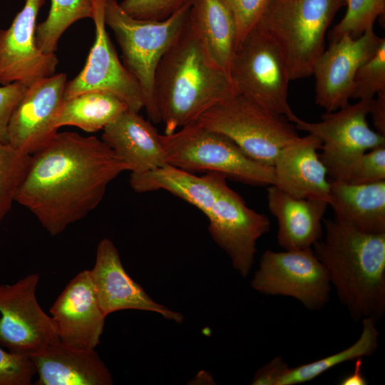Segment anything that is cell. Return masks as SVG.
I'll return each instance as SVG.
<instances>
[{
    "instance_id": "52a82bcc",
    "label": "cell",
    "mask_w": 385,
    "mask_h": 385,
    "mask_svg": "<svg viewBox=\"0 0 385 385\" xmlns=\"http://www.w3.org/2000/svg\"><path fill=\"white\" fill-rule=\"evenodd\" d=\"M197 121L230 138L252 160L271 167L281 149L299 137L284 116L237 93L212 106Z\"/></svg>"
},
{
    "instance_id": "5bb4252c",
    "label": "cell",
    "mask_w": 385,
    "mask_h": 385,
    "mask_svg": "<svg viewBox=\"0 0 385 385\" xmlns=\"http://www.w3.org/2000/svg\"><path fill=\"white\" fill-rule=\"evenodd\" d=\"M46 0H26L6 29H0V83L30 86L55 74V53L42 51L36 43V20Z\"/></svg>"
},
{
    "instance_id": "8fae6325",
    "label": "cell",
    "mask_w": 385,
    "mask_h": 385,
    "mask_svg": "<svg viewBox=\"0 0 385 385\" xmlns=\"http://www.w3.org/2000/svg\"><path fill=\"white\" fill-rule=\"evenodd\" d=\"M38 273L12 284H0V345L9 351L31 355L60 341L51 317L36 296Z\"/></svg>"
},
{
    "instance_id": "9a60e30c",
    "label": "cell",
    "mask_w": 385,
    "mask_h": 385,
    "mask_svg": "<svg viewBox=\"0 0 385 385\" xmlns=\"http://www.w3.org/2000/svg\"><path fill=\"white\" fill-rule=\"evenodd\" d=\"M383 38L370 29L358 38L345 34L329 43L313 70L315 103L327 112L348 106L358 68L374 54Z\"/></svg>"
},
{
    "instance_id": "7c38bea8",
    "label": "cell",
    "mask_w": 385,
    "mask_h": 385,
    "mask_svg": "<svg viewBox=\"0 0 385 385\" xmlns=\"http://www.w3.org/2000/svg\"><path fill=\"white\" fill-rule=\"evenodd\" d=\"M105 1L93 0L91 19L95 40L82 70L66 82L64 98L88 91H104L122 99L130 109L140 112L144 108V96L137 81L120 61L107 32Z\"/></svg>"
},
{
    "instance_id": "4316f807",
    "label": "cell",
    "mask_w": 385,
    "mask_h": 385,
    "mask_svg": "<svg viewBox=\"0 0 385 385\" xmlns=\"http://www.w3.org/2000/svg\"><path fill=\"white\" fill-rule=\"evenodd\" d=\"M376 320L361 319L362 330L359 339L351 346L336 354L296 367L289 368L278 385H294L310 381L333 367L358 358L373 355L378 348L379 331Z\"/></svg>"
},
{
    "instance_id": "f35d334b",
    "label": "cell",
    "mask_w": 385,
    "mask_h": 385,
    "mask_svg": "<svg viewBox=\"0 0 385 385\" xmlns=\"http://www.w3.org/2000/svg\"><path fill=\"white\" fill-rule=\"evenodd\" d=\"M362 358H358L355 360V366L354 371L346 376L344 377L339 384L341 385H366L367 380L362 373Z\"/></svg>"
},
{
    "instance_id": "e0dca14e",
    "label": "cell",
    "mask_w": 385,
    "mask_h": 385,
    "mask_svg": "<svg viewBox=\"0 0 385 385\" xmlns=\"http://www.w3.org/2000/svg\"><path fill=\"white\" fill-rule=\"evenodd\" d=\"M60 341L72 347L93 349L101 342L106 316L96 294L90 270L78 273L50 309Z\"/></svg>"
},
{
    "instance_id": "9c48e42d",
    "label": "cell",
    "mask_w": 385,
    "mask_h": 385,
    "mask_svg": "<svg viewBox=\"0 0 385 385\" xmlns=\"http://www.w3.org/2000/svg\"><path fill=\"white\" fill-rule=\"evenodd\" d=\"M371 101L359 100L354 104L327 112L319 122H307L297 116L292 122L296 129L321 141L319 158L332 180L348 183L360 157L369 150L385 145V136L368 125Z\"/></svg>"
},
{
    "instance_id": "836d02e7",
    "label": "cell",
    "mask_w": 385,
    "mask_h": 385,
    "mask_svg": "<svg viewBox=\"0 0 385 385\" xmlns=\"http://www.w3.org/2000/svg\"><path fill=\"white\" fill-rule=\"evenodd\" d=\"M190 2L191 0H123L119 4L135 19L161 21Z\"/></svg>"
},
{
    "instance_id": "8d00e7d4",
    "label": "cell",
    "mask_w": 385,
    "mask_h": 385,
    "mask_svg": "<svg viewBox=\"0 0 385 385\" xmlns=\"http://www.w3.org/2000/svg\"><path fill=\"white\" fill-rule=\"evenodd\" d=\"M289 368L281 356H276L255 372L252 384L278 385Z\"/></svg>"
},
{
    "instance_id": "603a6c76",
    "label": "cell",
    "mask_w": 385,
    "mask_h": 385,
    "mask_svg": "<svg viewBox=\"0 0 385 385\" xmlns=\"http://www.w3.org/2000/svg\"><path fill=\"white\" fill-rule=\"evenodd\" d=\"M129 183L138 193L166 190L195 206L205 215L227 184L223 175L207 173L198 176L169 163L143 173H130Z\"/></svg>"
},
{
    "instance_id": "1f68e13d",
    "label": "cell",
    "mask_w": 385,
    "mask_h": 385,
    "mask_svg": "<svg viewBox=\"0 0 385 385\" xmlns=\"http://www.w3.org/2000/svg\"><path fill=\"white\" fill-rule=\"evenodd\" d=\"M36 374L30 355L0 347V385H30Z\"/></svg>"
},
{
    "instance_id": "277c9868",
    "label": "cell",
    "mask_w": 385,
    "mask_h": 385,
    "mask_svg": "<svg viewBox=\"0 0 385 385\" xmlns=\"http://www.w3.org/2000/svg\"><path fill=\"white\" fill-rule=\"evenodd\" d=\"M346 0H270L255 27L278 46L292 80L312 75L325 36Z\"/></svg>"
},
{
    "instance_id": "e575fe53",
    "label": "cell",
    "mask_w": 385,
    "mask_h": 385,
    "mask_svg": "<svg viewBox=\"0 0 385 385\" xmlns=\"http://www.w3.org/2000/svg\"><path fill=\"white\" fill-rule=\"evenodd\" d=\"M385 181V145L365 152L352 170L348 183L369 184Z\"/></svg>"
},
{
    "instance_id": "484cf974",
    "label": "cell",
    "mask_w": 385,
    "mask_h": 385,
    "mask_svg": "<svg viewBox=\"0 0 385 385\" xmlns=\"http://www.w3.org/2000/svg\"><path fill=\"white\" fill-rule=\"evenodd\" d=\"M128 108L122 99L110 93L84 92L64 99L55 125L58 129L72 125L95 133L103 130Z\"/></svg>"
},
{
    "instance_id": "44dd1931",
    "label": "cell",
    "mask_w": 385,
    "mask_h": 385,
    "mask_svg": "<svg viewBox=\"0 0 385 385\" xmlns=\"http://www.w3.org/2000/svg\"><path fill=\"white\" fill-rule=\"evenodd\" d=\"M38 374L36 385H111L113 378L95 349H83L61 341L30 355Z\"/></svg>"
},
{
    "instance_id": "f1b7e54d",
    "label": "cell",
    "mask_w": 385,
    "mask_h": 385,
    "mask_svg": "<svg viewBox=\"0 0 385 385\" xmlns=\"http://www.w3.org/2000/svg\"><path fill=\"white\" fill-rule=\"evenodd\" d=\"M31 160L26 154L9 143H0V223L15 201Z\"/></svg>"
},
{
    "instance_id": "8992f818",
    "label": "cell",
    "mask_w": 385,
    "mask_h": 385,
    "mask_svg": "<svg viewBox=\"0 0 385 385\" xmlns=\"http://www.w3.org/2000/svg\"><path fill=\"white\" fill-rule=\"evenodd\" d=\"M160 138L170 165L193 173H217L251 185H275L273 167L252 160L230 138L197 120Z\"/></svg>"
},
{
    "instance_id": "f546056e",
    "label": "cell",
    "mask_w": 385,
    "mask_h": 385,
    "mask_svg": "<svg viewBox=\"0 0 385 385\" xmlns=\"http://www.w3.org/2000/svg\"><path fill=\"white\" fill-rule=\"evenodd\" d=\"M346 11L342 20L329 31V43L347 34L356 38L373 29L376 19L385 12V0H346Z\"/></svg>"
},
{
    "instance_id": "30bf717a",
    "label": "cell",
    "mask_w": 385,
    "mask_h": 385,
    "mask_svg": "<svg viewBox=\"0 0 385 385\" xmlns=\"http://www.w3.org/2000/svg\"><path fill=\"white\" fill-rule=\"evenodd\" d=\"M251 287L264 294L293 297L314 311L329 302L332 284L325 267L309 248L266 250Z\"/></svg>"
},
{
    "instance_id": "7a4b0ae2",
    "label": "cell",
    "mask_w": 385,
    "mask_h": 385,
    "mask_svg": "<svg viewBox=\"0 0 385 385\" xmlns=\"http://www.w3.org/2000/svg\"><path fill=\"white\" fill-rule=\"evenodd\" d=\"M325 236L312 246L340 302L354 321L385 313V233L360 232L337 220L322 222Z\"/></svg>"
},
{
    "instance_id": "5b68a950",
    "label": "cell",
    "mask_w": 385,
    "mask_h": 385,
    "mask_svg": "<svg viewBox=\"0 0 385 385\" xmlns=\"http://www.w3.org/2000/svg\"><path fill=\"white\" fill-rule=\"evenodd\" d=\"M191 2L166 19H135L118 0L105 1V22L120 46L123 64L138 83L149 119L160 123L155 95L158 65L188 24Z\"/></svg>"
},
{
    "instance_id": "7402d4cb",
    "label": "cell",
    "mask_w": 385,
    "mask_h": 385,
    "mask_svg": "<svg viewBox=\"0 0 385 385\" xmlns=\"http://www.w3.org/2000/svg\"><path fill=\"white\" fill-rule=\"evenodd\" d=\"M267 205L277 218L278 245L284 250L312 248L322 238L327 201L294 197L275 185L267 188Z\"/></svg>"
},
{
    "instance_id": "2e32d148",
    "label": "cell",
    "mask_w": 385,
    "mask_h": 385,
    "mask_svg": "<svg viewBox=\"0 0 385 385\" xmlns=\"http://www.w3.org/2000/svg\"><path fill=\"white\" fill-rule=\"evenodd\" d=\"M67 76L55 73L27 87L8 128V143L33 155L57 133L56 119L64 101Z\"/></svg>"
},
{
    "instance_id": "4dcf8cb0",
    "label": "cell",
    "mask_w": 385,
    "mask_h": 385,
    "mask_svg": "<svg viewBox=\"0 0 385 385\" xmlns=\"http://www.w3.org/2000/svg\"><path fill=\"white\" fill-rule=\"evenodd\" d=\"M385 91V38L374 54L358 68L351 98L371 101Z\"/></svg>"
},
{
    "instance_id": "ac0fdd59",
    "label": "cell",
    "mask_w": 385,
    "mask_h": 385,
    "mask_svg": "<svg viewBox=\"0 0 385 385\" xmlns=\"http://www.w3.org/2000/svg\"><path fill=\"white\" fill-rule=\"evenodd\" d=\"M96 294L103 313L109 314L124 309H138L156 312L178 324L183 316L155 302L125 270L113 242L101 240L97 247L95 265L90 270Z\"/></svg>"
},
{
    "instance_id": "ba28073f",
    "label": "cell",
    "mask_w": 385,
    "mask_h": 385,
    "mask_svg": "<svg viewBox=\"0 0 385 385\" xmlns=\"http://www.w3.org/2000/svg\"><path fill=\"white\" fill-rule=\"evenodd\" d=\"M229 77L236 92L293 122L288 102L291 81L282 52L264 31L254 28L235 49Z\"/></svg>"
},
{
    "instance_id": "d6986e66",
    "label": "cell",
    "mask_w": 385,
    "mask_h": 385,
    "mask_svg": "<svg viewBox=\"0 0 385 385\" xmlns=\"http://www.w3.org/2000/svg\"><path fill=\"white\" fill-rule=\"evenodd\" d=\"M321 147V141L312 134L299 136L284 145L273 165L274 185L296 198L329 203L330 181L318 153Z\"/></svg>"
},
{
    "instance_id": "d6a6232c",
    "label": "cell",
    "mask_w": 385,
    "mask_h": 385,
    "mask_svg": "<svg viewBox=\"0 0 385 385\" xmlns=\"http://www.w3.org/2000/svg\"><path fill=\"white\" fill-rule=\"evenodd\" d=\"M230 11L236 26L235 49L258 24L270 0H222Z\"/></svg>"
},
{
    "instance_id": "6da1fadb",
    "label": "cell",
    "mask_w": 385,
    "mask_h": 385,
    "mask_svg": "<svg viewBox=\"0 0 385 385\" xmlns=\"http://www.w3.org/2000/svg\"><path fill=\"white\" fill-rule=\"evenodd\" d=\"M125 170L128 167L102 140L57 132L31 155L15 202L55 236L96 209L110 183Z\"/></svg>"
},
{
    "instance_id": "83f0119b",
    "label": "cell",
    "mask_w": 385,
    "mask_h": 385,
    "mask_svg": "<svg viewBox=\"0 0 385 385\" xmlns=\"http://www.w3.org/2000/svg\"><path fill=\"white\" fill-rule=\"evenodd\" d=\"M46 19L36 28V43L45 53H55L62 34L75 22L93 16V0H51Z\"/></svg>"
},
{
    "instance_id": "4fadbf2b",
    "label": "cell",
    "mask_w": 385,
    "mask_h": 385,
    "mask_svg": "<svg viewBox=\"0 0 385 385\" xmlns=\"http://www.w3.org/2000/svg\"><path fill=\"white\" fill-rule=\"evenodd\" d=\"M205 216L213 240L230 257L233 268L247 277L255 262L257 242L270 230L269 218L250 208L227 184Z\"/></svg>"
},
{
    "instance_id": "d590c367",
    "label": "cell",
    "mask_w": 385,
    "mask_h": 385,
    "mask_svg": "<svg viewBox=\"0 0 385 385\" xmlns=\"http://www.w3.org/2000/svg\"><path fill=\"white\" fill-rule=\"evenodd\" d=\"M27 87L18 82L0 86V143H8V128L12 113Z\"/></svg>"
},
{
    "instance_id": "74e56055",
    "label": "cell",
    "mask_w": 385,
    "mask_h": 385,
    "mask_svg": "<svg viewBox=\"0 0 385 385\" xmlns=\"http://www.w3.org/2000/svg\"><path fill=\"white\" fill-rule=\"evenodd\" d=\"M376 132L385 136V91L379 92L370 102L369 113Z\"/></svg>"
},
{
    "instance_id": "cb8c5ba5",
    "label": "cell",
    "mask_w": 385,
    "mask_h": 385,
    "mask_svg": "<svg viewBox=\"0 0 385 385\" xmlns=\"http://www.w3.org/2000/svg\"><path fill=\"white\" fill-rule=\"evenodd\" d=\"M329 205L342 223L365 233H385V181L352 184L331 180Z\"/></svg>"
},
{
    "instance_id": "d4e9b609",
    "label": "cell",
    "mask_w": 385,
    "mask_h": 385,
    "mask_svg": "<svg viewBox=\"0 0 385 385\" xmlns=\"http://www.w3.org/2000/svg\"><path fill=\"white\" fill-rule=\"evenodd\" d=\"M189 25L209 60L228 74L236 44V26L229 9L222 0H191Z\"/></svg>"
},
{
    "instance_id": "ffe728a7",
    "label": "cell",
    "mask_w": 385,
    "mask_h": 385,
    "mask_svg": "<svg viewBox=\"0 0 385 385\" xmlns=\"http://www.w3.org/2000/svg\"><path fill=\"white\" fill-rule=\"evenodd\" d=\"M103 130L101 140L131 173L168 164L160 134L139 112L128 108Z\"/></svg>"
},
{
    "instance_id": "3957f363",
    "label": "cell",
    "mask_w": 385,
    "mask_h": 385,
    "mask_svg": "<svg viewBox=\"0 0 385 385\" xmlns=\"http://www.w3.org/2000/svg\"><path fill=\"white\" fill-rule=\"evenodd\" d=\"M236 93L228 74L207 58L188 21L155 71V95L164 134L196 121Z\"/></svg>"
}]
</instances>
